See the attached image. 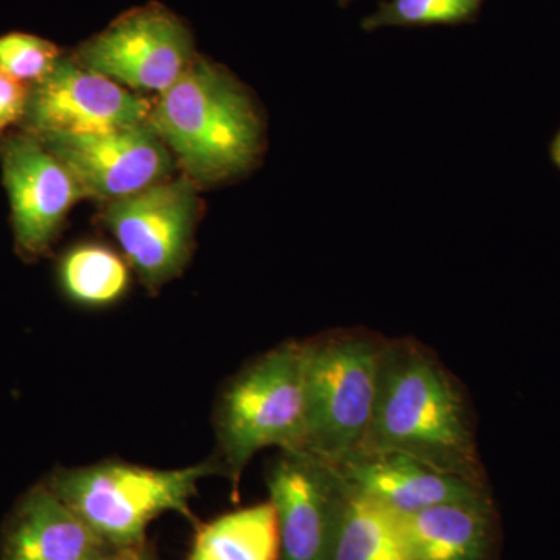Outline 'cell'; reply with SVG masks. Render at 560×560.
I'll list each match as a JSON object with an SVG mask.
<instances>
[{
	"label": "cell",
	"mask_w": 560,
	"mask_h": 560,
	"mask_svg": "<svg viewBox=\"0 0 560 560\" xmlns=\"http://www.w3.org/2000/svg\"><path fill=\"white\" fill-rule=\"evenodd\" d=\"M28 90L31 88L25 86L24 83L0 73V132L24 120Z\"/></svg>",
	"instance_id": "obj_20"
},
{
	"label": "cell",
	"mask_w": 560,
	"mask_h": 560,
	"mask_svg": "<svg viewBox=\"0 0 560 560\" xmlns=\"http://www.w3.org/2000/svg\"><path fill=\"white\" fill-rule=\"evenodd\" d=\"M486 0H383L361 21L364 32L390 27H436L463 25L480 16Z\"/></svg>",
	"instance_id": "obj_18"
},
{
	"label": "cell",
	"mask_w": 560,
	"mask_h": 560,
	"mask_svg": "<svg viewBox=\"0 0 560 560\" xmlns=\"http://www.w3.org/2000/svg\"><path fill=\"white\" fill-rule=\"evenodd\" d=\"M108 555H109V552H108ZM108 555H105V556H103V558H98V559H95V560H106V558H108Z\"/></svg>",
	"instance_id": "obj_24"
},
{
	"label": "cell",
	"mask_w": 560,
	"mask_h": 560,
	"mask_svg": "<svg viewBox=\"0 0 560 560\" xmlns=\"http://www.w3.org/2000/svg\"><path fill=\"white\" fill-rule=\"evenodd\" d=\"M0 164L16 250L24 260H38L57 241L66 215L84 198L83 191L49 147L28 131L0 142Z\"/></svg>",
	"instance_id": "obj_10"
},
{
	"label": "cell",
	"mask_w": 560,
	"mask_h": 560,
	"mask_svg": "<svg viewBox=\"0 0 560 560\" xmlns=\"http://www.w3.org/2000/svg\"><path fill=\"white\" fill-rule=\"evenodd\" d=\"M267 485L278 517L279 560H331L350 493L338 464L308 451H280Z\"/></svg>",
	"instance_id": "obj_8"
},
{
	"label": "cell",
	"mask_w": 560,
	"mask_h": 560,
	"mask_svg": "<svg viewBox=\"0 0 560 560\" xmlns=\"http://www.w3.org/2000/svg\"><path fill=\"white\" fill-rule=\"evenodd\" d=\"M38 138L69 168L84 197L119 200L168 179L175 165L149 121L95 135Z\"/></svg>",
	"instance_id": "obj_11"
},
{
	"label": "cell",
	"mask_w": 560,
	"mask_h": 560,
	"mask_svg": "<svg viewBox=\"0 0 560 560\" xmlns=\"http://www.w3.org/2000/svg\"><path fill=\"white\" fill-rule=\"evenodd\" d=\"M360 451L407 453L488 486L463 390L411 338L383 341L374 412Z\"/></svg>",
	"instance_id": "obj_1"
},
{
	"label": "cell",
	"mask_w": 560,
	"mask_h": 560,
	"mask_svg": "<svg viewBox=\"0 0 560 560\" xmlns=\"http://www.w3.org/2000/svg\"><path fill=\"white\" fill-rule=\"evenodd\" d=\"M408 560H492L497 515L492 499L451 503L399 515Z\"/></svg>",
	"instance_id": "obj_14"
},
{
	"label": "cell",
	"mask_w": 560,
	"mask_h": 560,
	"mask_svg": "<svg viewBox=\"0 0 560 560\" xmlns=\"http://www.w3.org/2000/svg\"><path fill=\"white\" fill-rule=\"evenodd\" d=\"M61 57L60 47L40 36L21 32L0 36V73L20 83L46 79Z\"/></svg>",
	"instance_id": "obj_19"
},
{
	"label": "cell",
	"mask_w": 560,
	"mask_h": 560,
	"mask_svg": "<svg viewBox=\"0 0 560 560\" xmlns=\"http://www.w3.org/2000/svg\"><path fill=\"white\" fill-rule=\"evenodd\" d=\"M149 125L200 183L245 175L264 151L265 124L248 90L201 57L153 103Z\"/></svg>",
	"instance_id": "obj_2"
},
{
	"label": "cell",
	"mask_w": 560,
	"mask_h": 560,
	"mask_svg": "<svg viewBox=\"0 0 560 560\" xmlns=\"http://www.w3.org/2000/svg\"><path fill=\"white\" fill-rule=\"evenodd\" d=\"M73 57L120 86L162 94L198 55L187 25L173 11L150 3L120 14Z\"/></svg>",
	"instance_id": "obj_7"
},
{
	"label": "cell",
	"mask_w": 560,
	"mask_h": 560,
	"mask_svg": "<svg viewBox=\"0 0 560 560\" xmlns=\"http://www.w3.org/2000/svg\"><path fill=\"white\" fill-rule=\"evenodd\" d=\"M106 560H153L151 559L149 548L145 545H136V547L114 548L109 551Z\"/></svg>",
	"instance_id": "obj_21"
},
{
	"label": "cell",
	"mask_w": 560,
	"mask_h": 560,
	"mask_svg": "<svg viewBox=\"0 0 560 560\" xmlns=\"http://www.w3.org/2000/svg\"><path fill=\"white\" fill-rule=\"evenodd\" d=\"M338 467L350 488L397 515L441 504L490 500L488 486L475 485L407 453L359 451Z\"/></svg>",
	"instance_id": "obj_12"
},
{
	"label": "cell",
	"mask_w": 560,
	"mask_h": 560,
	"mask_svg": "<svg viewBox=\"0 0 560 560\" xmlns=\"http://www.w3.org/2000/svg\"><path fill=\"white\" fill-rule=\"evenodd\" d=\"M550 156L551 161L555 162L556 167L560 171V128L559 131L556 132L555 139H552L550 145Z\"/></svg>",
	"instance_id": "obj_22"
},
{
	"label": "cell",
	"mask_w": 560,
	"mask_h": 560,
	"mask_svg": "<svg viewBox=\"0 0 560 560\" xmlns=\"http://www.w3.org/2000/svg\"><path fill=\"white\" fill-rule=\"evenodd\" d=\"M215 429L219 466L235 488L257 452L307 448L301 342H283L238 372L221 394Z\"/></svg>",
	"instance_id": "obj_4"
},
{
	"label": "cell",
	"mask_w": 560,
	"mask_h": 560,
	"mask_svg": "<svg viewBox=\"0 0 560 560\" xmlns=\"http://www.w3.org/2000/svg\"><path fill=\"white\" fill-rule=\"evenodd\" d=\"M194 186L180 176L108 202L103 220L147 289H160L189 260L198 215Z\"/></svg>",
	"instance_id": "obj_6"
},
{
	"label": "cell",
	"mask_w": 560,
	"mask_h": 560,
	"mask_svg": "<svg viewBox=\"0 0 560 560\" xmlns=\"http://www.w3.org/2000/svg\"><path fill=\"white\" fill-rule=\"evenodd\" d=\"M355 2V0H340V5L341 7H349L350 3H353Z\"/></svg>",
	"instance_id": "obj_23"
},
{
	"label": "cell",
	"mask_w": 560,
	"mask_h": 560,
	"mask_svg": "<svg viewBox=\"0 0 560 560\" xmlns=\"http://www.w3.org/2000/svg\"><path fill=\"white\" fill-rule=\"evenodd\" d=\"M331 560H408L399 515L350 488Z\"/></svg>",
	"instance_id": "obj_16"
},
{
	"label": "cell",
	"mask_w": 560,
	"mask_h": 560,
	"mask_svg": "<svg viewBox=\"0 0 560 560\" xmlns=\"http://www.w3.org/2000/svg\"><path fill=\"white\" fill-rule=\"evenodd\" d=\"M153 103L116 81L61 57L46 79L32 84L25 131L35 136L95 135L149 121Z\"/></svg>",
	"instance_id": "obj_9"
},
{
	"label": "cell",
	"mask_w": 560,
	"mask_h": 560,
	"mask_svg": "<svg viewBox=\"0 0 560 560\" xmlns=\"http://www.w3.org/2000/svg\"><path fill=\"white\" fill-rule=\"evenodd\" d=\"M278 517L270 501L200 525L187 560H279Z\"/></svg>",
	"instance_id": "obj_15"
},
{
	"label": "cell",
	"mask_w": 560,
	"mask_h": 560,
	"mask_svg": "<svg viewBox=\"0 0 560 560\" xmlns=\"http://www.w3.org/2000/svg\"><path fill=\"white\" fill-rule=\"evenodd\" d=\"M61 289L70 300L88 307H103L124 296L130 283L127 264L106 246H75L58 268Z\"/></svg>",
	"instance_id": "obj_17"
},
{
	"label": "cell",
	"mask_w": 560,
	"mask_h": 560,
	"mask_svg": "<svg viewBox=\"0 0 560 560\" xmlns=\"http://www.w3.org/2000/svg\"><path fill=\"white\" fill-rule=\"evenodd\" d=\"M219 471L212 460L173 470L102 463L58 469L43 482L114 550L145 545L147 528L165 512L191 518L198 482Z\"/></svg>",
	"instance_id": "obj_3"
},
{
	"label": "cell",
	"mask_w": 560,
	"mask_h": 560,
	"mask_svg": "<svg viewBox=\"0 0 560 560\" xmlns=\"http://www.w3.org/2000/svg\"><path fill=\"white\" fill-rule=\"evenodd\" d=\"M382 338L338 330L301 342L307 448L331 463L359 452L377 396Z\"/></svg>",
	"instance_id": "obj_5"
},
{
	"label": "cell",
	"mask_w": 560,
	"mask_h": 560,
	"mask_svg": "<svg viewBox=\"0 0 560 560\" xmlns=\"http://www.w3.org/2000/svg\"><path fill=\"white\" fill-rule=\"evenodd\" d=\"M109 551L44 482L16 501L0 529V560H95Z\"/></svg>",
	"instance_id": "obj_13"
}]
</instances>
